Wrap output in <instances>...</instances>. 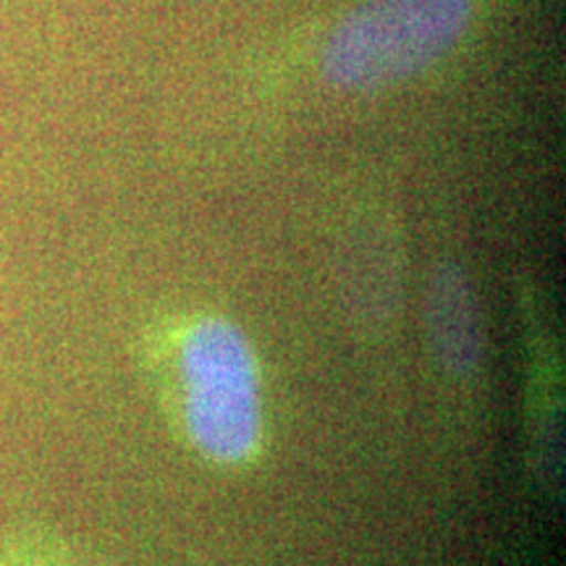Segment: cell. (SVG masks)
<instances>
[{
    "mask_svg": "<svg viewBox=\"0 0 566 566\" xmlns=\"http://www.w3.org/2000/svg\"><path fill=\"white\" fill-rule=\"evenodd\" d=\"M181 409L195 449L212 464L239 467L263 441V384L250 338L226 317L195 323L179 346Z\"/></svg>",
    "mask_w": 566,
    "mask_h": 566,
    "instance_id": "cell-1",
    "label": "cell"
},
{
    "mask_svg": "<svg viewBox=\"0 0 566 566\" xmlns=\"http://www.w3.org/2000/svg\"><path fill=\"white\" fill-rule=\"evenodd\" d=\"M472 0H365L338 21L323 74L344 90H378L420 74L454 48Z\"/></svg>",
    "mask_w": 566,
    "mask_h": 566,
    "instance_id": "cell-2",
    "label": "cell"
},
{
    "mask_svg": "<svg viewBox=\"0 0 566 566\" xmlns=\"http://www.w3.org/2000/svg\"><path fill=\"white\" fill-rule=\"evenodd\" d=\"M422 317L438 367L449 378H472L483 365L485 336L475 286L462 268L441 263L428 275Z\"/></svg>",
    "mask_w": 566,
    "mask_h": 566,
    "instance_id": "cell-3",
    "label": "cell"
},
{
    "mask_svg": "<svg viewBox=\"0 0 566 566\" xmlns=\"http://www.w3.org/2000/svg\"><path fill=\"white\" fill-rule=\"evenodd\" d=\"M3 566H80L71 562L69 556H55V554H24V556H11Z\"/></svg>",
    "mask_w": 566,
    "mask_h": 566,
    "instance_id": "cell-4",
    "label": "cell"
}]
</instances>
